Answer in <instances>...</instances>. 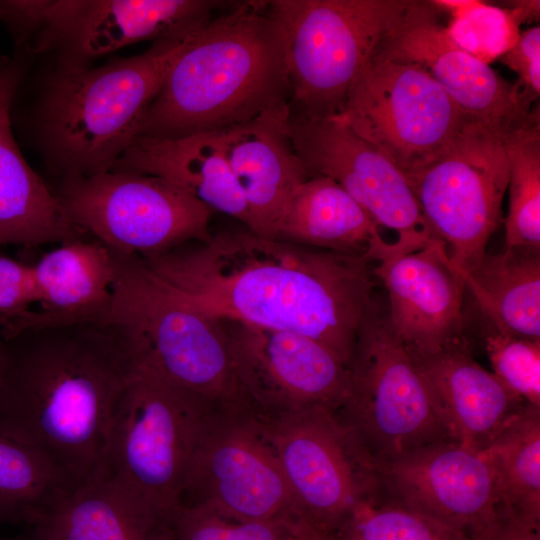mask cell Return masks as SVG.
I'll use <instances>...</instances> for the list:
<instances>
[{"label":"cell","mask_w":540,"mask_h":540,"mask_svg":"<svg viewBox=\"0 0 540 540\" xmlns=\"http://www.w3.org/2000/svg\"><path fill=\"white\" fill-rule=\"evenodd\" d=\"M139 259L204 314L308 336L347 365L375 300L367 255L265 237L245 226Z\"/></svg>","instance_id":"1"},{"label":"cell","mask_w":540,"mask_h":540,"mask_svg":"<svg viewBox=\"0 0 540 540\" xmlns=\"http://www.w3.org/2000/svg\"><path fill=\"white\" fill-rule=\"evenodd\" d=\"M6 340L0 430L40 451L67 488L105 474L115 412L136 361L112 323L27 327Z\"/></svg>","instance_id":"2"},{"label":"cell","mask_w":540,"mask_h":540,"mask_svg":"<svg viewBox=\"0 0 540 540\" xmlns=\"http://www.w3.org/2000/svg\"><path fill=\"white\" fill-rule=\"evenodd\" d=\"M284 102L282 29L267 1L239 2L187 33L136 138L220 131Z\"/></svg>","instance_id":"3"},{"label":"cell","mask_w":540,"mask_h":540,"mask_svg":"<svg viewBox=\"0 0 540 540\" xmlns=\"http://www.w3.org/2000/svg\"><path fill=\"white\" fill-rule=\"evenodd\" d=\"M190 31L103 66L66 60L60 65L46 86L38 117L49 165L60 179L113 168L136 138L141 117Z\"/></svg>","instance_id":"4"},{"label":"cell","mask_w":540,"mask_h":540,"mask_svg":"<svg viewBox=\"0 0 540 540\" xmlns=\"http://www.w3.org/2000/svg\"><path fill=\"white\" fill-rule=\"evenodd\" d=\"M426 1L270 0L285 42L291 112L339 113L346 95L383 42Z\"/></svg>","instance_id":"5"},{"label":"cell","mask_w":540,"mask_h":540,"mask_svg":"<svg viewBox=\"0 0 540 540\" xmlns=\"http://www.w3.org/2000/svg\"><path fill=\"white\" fill-rule=\"evenodd\" d=\"M111 253L112 302L102 323L121 328L136 363L214 404L241 401L222 319L173 294L138 256Z\"/></svg>","instance_id":"6"},{"label":"cell","mask_w":540,"mask_h":540,"mask_svg":"<svg viewBox=\"0 0 540 540\" xmlns=\"http://www.w3.org/2000/svg\"><path fill=\"white\" fill-rule=\"evenodd\" d=\"M334 414L374 469L453 440L412 357L375 298L359 328L344 397Z\"/></svg>","instance_id":"7"},{"label":"cell","mask_w":540,"mask_h":540,"mask_svg":"<svg viewBox=\"0 0 540 540\" xmlns=\"http://www.w3.org/2000/svg\"><path fill=\"white\" fill-rule=\"evenodd\" d=\"M220 406L136 363L115 412L105 475L174 518L196 444Z\"/></svg>","instance_id":"8"},{"label":"cell","mask_w":540,"mask_h":540,"mask_svg":"<svg viewBox=\"0 0 540 540\" xmlns=\"http://www.w3.org/2000/svg\"><path fill=\"white\" fill-rule=\"evenodd\" d=\"M52 190L71 223L121 255H156L210 234L213 211L157 176L109 170L62 178Z\"/></svg>","instance_id":"9"},{"label":"cell","mask_w":540,"mask_h":540,"mask_svg":"<svg viewBox=\"0 0 540 540\" xmlns=\"http://www.w3.org/2000/svg\"><path fill=\"white\" fill-rule=\"evenodd\" d=\"M509 168L505 137L474 122L436 158L402 173L459 273L481 260L502 222Z\"/></svg>","instance_id":"10"},{"label":"cell","mask_w":540,"mask_h":540,"mask_svg":"<svg viewBox=\"0 0 540 540\" xmlns=\"http://www.w3.org/2000/svg\"><path fill=\"white\" fill-rule=\"evenodd\" d=\"M181 505L236 520L305 522L264 421L245 403L211 414L191 458Z\"/></svg>","instance_id":"11"},{"label":"cell","mask_w":540,"mask_h":540,"mask_svg":"<svg viewBox=\"0 0 540 540\" xmlns=\"http://www.w3.org/2000/svg\"><path fill=\"white\" fill-rule=\"evenodd\" d=\"M336 116L401 173L436 158L476 122L421 67L377 52Z\"/></svg>","instance_id":"12"},{"label":"cell","mask_w":540,"mask_h":540,"mask_svg":"<svg viewBox=\"0 0 540 540\" xmlns=\"http://www.w3.org/2000/svg\"><path fill=\"white\" fill-rule=\"evenodd\" d=\"M259 417L300 516L329 539L357 504L376 495L375 469L334 410L313 408Z\"/></svg>","instance_id":"13"},{"label":"cell","mask_w":540,"mask_h":540,"mask_svg":"<svg viewBox=\"0 0 540 540\" xmlns=\"http://www.w3.org/2000/svg\"><path fill=\"white\" fill-rule=\"evenodd\" d=\"M290 132L309 177L333 179L379 229L396 233L379 261L415 252L436 237L401 171L336 115L309 117L291 112Z\"/></svg>","instance_id":"14"},{"label":"cell","mask_w":540,"mask_h":540,"mask_svg":"<svg viewBox=\"0 0 540 540\" xmlns=\"http://www.w3.org/2000/svg\"><path fill=\"white\" fill-rule=\"evenodd\" d=\"M222 321L238 393L257 415L339 406L348 365L327 346L294 332Z\"/></svg>","instance_id":"15"},{"label":"cell","mask_w":540,"mask_h":540,"mask_svg":"<svg viewBox=\"0 0 540 540\" xmlns=\"http://www.w3.org/2000/svg\"><path fill=\"white\" fill-rule=\"evenodd\" d=\"M230 5L214 0H21L20 16L26 40L35 34L31 50L61 46L68 52L66 61L83 63L137 42L190 31Z\"/></svg>","instance_id":"16"},{"label":"cell","mask_w":540,"mask_h":540,"mask_svg":"<svg viewBox=\"0 0 540 540\" xmlns=\"http://www.w3.org/2000/svg\"><path fill=\"white\" fill-rule=\"evenodd\" d=\"M376 495L453 527L470 537L498 504L493 468L482 451L455 440L417 449L375 469Z\"/></svg>","instance_id":"17"},{"label":"cell","mask_w":540,"mask_h":540,"mask_svg":"<svg viewBox=\"0 0 540 540\" xmlns=\"http://www.w3.org/2000/svg\"><path fill=\"white\" fill-rule=\"evenodd\" d=\"M437 11L426 1L377 53L421 67L467 115L503 137L539 117L519 84H510L451 41L436 21Z\"/></svg>","instance_id":"18"},{"label":"cell","mask_w":540,"mask_h":540,"mask_svg":"<svg viewBox=\"0 0 540 540\" xmlns=\"http://www.w3.org/2000/svg\"><path fill=\"white\" fill-rule=\"evenodd\" d=\"M373 274L387 291L391 326L411 356L439 351L464 337V282L445 243L385 258Z\"/></svg>","instance_id":"19"},{"label":"cell","mask_w":540,"mask_h":540,"mask_svg":"<svg viewBox=\"0 0 540 540\" xmlns=\"http://www.w3.org/2000/svg\"><path fill=\"white\" fill-rule=\"evenodd\" d=\"M289 102L220 130L226 158L248 210L246 228L274 238L281 216L309 176L290 132Z\"/></svg>","instance_id":"20"},{"label":"cell","mask_w":540,"mask_h":540,"mask_svg":"<svg viewBox=\"0 0 540 540\" xmlns=\"http://www.w3.org/2000/svg\"><path fill=\"white\" fill-rule=\"evenodd\" d=\"M22 76L19 58L0 57V245L29 247L88 238L66 217L14 138L12 106Z\"/></svg>","instance_id":"21"},{"label":"cell","mask_w":540,"mask_h":540,"mask_svg":"<svg viewBox=\"0 0 540 540\" xmlns=\"http://www.w3.org/2000/svg\"><path fill=\"white\" fill-rule=\"evenodd\" d=\"M411 357L453 440L468 448L483 451L527 403L474 359L465 336L432 354Z\"/></svg>","instance_id":"22"},{"label":"cell","mask_w":540,"mask_h":540,"mask_svg":"<svg viewBox=\"0 0 540 540\" xmlns=\"http://www.w3.org/2000/svg\"><path fill=\"white\" fill-rule=\"evenodd\" d=\"M174 520L151 511L104 474L60 491L23 523L46 540H174Z\"/></svg>","instance_id":"23"},{"label":"cell","mask_w":540,"mask_h":540,"mask_svg":"<svg viewBox=\"0 0 540 540\" xmlns=\"http://www.w3.org/2000/svg\"><path fill=\"white\" fill-rule=\"evenodd\" d=\"M31 270L40 309L32 310L12 336L27 327L102 323L107 317L114 260L111 251L96 239L63 242L31 265Z\"/></svg>","instance_id":"24"},{"label":"cell","mask_w":540,"mask_h":540,"mask_svg":"<svg viewBox=\"0 0 540 540\" xmlns=\"http://www.w3.org/2000/svg\"><path fill=\"white\" fill-rule=\"evenodd\" d=\"M111 170L166 179L212 211L247 226V205L230 169L220 131L179 138L137 137Z\"/></svg>","instance_id":"25"},{"label":"cell","mask_w":540,"mask_h":540,"mask_svg":"<svg viewBox=\"0 0 540 540\" xmlns=\"http://www.w3.org/2000/svg\"><path fill=\"white\" fill-rule=\"evenodd\" d=\"M274 238L365 255L387 241L371 216L337 182L320 175L308 177L295 190Z\"/></svg>","instance_id":"26"},{"label":"cell","mask_w":540,"mask_h":540,"mask_svg":"<svg viewBox=\"0 0 540 540\" xmlns=\"http://www.w3.org/2000/svg\"><path fill=\"white\" fill-rule=\"evenodd\" d=\"M459 274L496 332L540 339V251L486 252Z\"/></svg>","instance_id":"27"},{"label":"cell","mask_w":540,"mask_h":540,"mask_svg":"<svg viewBox=\"0 0 540 540\" xmlns=\"http://www.w3.org/2000/svg\"><path fill=\"white\" fill-rule=\"evenodd\" d=\"M482 452L494 471L498 504L540 526V407L525 403Z\"/></svg>","instance_id":"28"},{"label":"cell","mask_w":540,"mask_h":540,"mask_svg":"<svg viewBox=\"0 0 540 540\" xmlns=\"http://www.w3.org/2000/svg\"><path fill=\"white\" fill-rule=\"evenodd\" d=\"M509 157L505 247L540 251V124L536 117L505 138Z\"/></svg>","instance_id":"29"},{"label":"cell","mask_w":540,"mask_h":540,"mask_svg":"<svg viewBox=\"0 0 540 540\" xmlns=\"http://www.w3.org/2000/svg\"><path fill=\"white\" fill-rule=\"evenodd\" d=\"M67 485L34 447L0 430V523L21 522Z\"/></svg>","instance_id":"30"},{"label":"cell","mask_w":540,"mask_h":540,"mask_svg":"<svg viewBox=\"0 0 540 540\" xmlns=\"http://www.w3.org/2000/svg\"><path fill=\"white\" fill-rule=\"evenodd\" d=\"M328 540H471L433 518L381 499L357 504Z\"/></svg>","instance_id":"31"},{"label":"cell","mask_w":540,"mask_h":540,"mask_svg":"<svg viewBox=\"0 0 540 540\" xmlns=\"http://www.w3.org/2000/svg\"><path fill=\"white\" fill-rule=\"evenodd\" d=\"M451 16L445 28L451 41L488 65L510 50L520 34V25L509 9L480 1H473Z\"/></svg>","instance_id":"32"},{"label":"cell","mask_w":540,"mask_h":540,"mask_svg":"<svg viewBox=\"0 0 540 540\" xmlns=\"http://www.w3.org/2000/svg\"><path fill=\"white\" fill-rule=\"evenodd\" d=\"M307 526L305 522L236 520L181 505L174 520V540H303Z\"/></svg>","instance_id":"33"},{"label":"cell","mask_w":540,"mask_h":540,"mask_svg":"<svg viewBox=\"0 0 540 540\" xmlns=\"http://www.w3.org/2000/svg\"><path fill=\"white\" fill-rule=\"evenodd\" d=\"M485 343L492 373L514 395L540 407V339L494 330Z\"/></svg>","instance_id":"34"},{"label":"cell","mask_w":540,"mask_h":540,"mask_svg":"<svg viewBox=\"0 0 540 540\" xmlns=\"http://www.w3.org/2000/svg\"><path fill=\"white\" fill-rule=\"evenodd\" d=\"M36 303L31 265L0 255V330L4 339Z\"/></svg>","instance_id":"35"},{"label":"cell","mask_w":540,"mask_h":540,"mask_svg":"<svg viewBox=\"0 0 540 540\" xmlns=\"http://www.w3.org/2000/svg\"><path fill=\"white\" fill-rule=\"evenodd\" d=\"M501 62L514 71L522 93L529 103L538 99L540 93V27L520 32L514 46L501 58Z\"/></svg>","instance_id":"36"},{"label":"cell","mask_w":540,"mask_h":540,"mask_svg":"<svg viewBox=\"0 0 540 540\" xmlns=\"http://www.w3.org/2000/svg\"><path fill=\"white\" fill-rule=\"evenodd\" d=\"M471 540H540V526L524 521L497 504L492 519Z\"/></svg>","instance_id":"37"},{"label":"cell","mask_w":540,"mask_h":540,"mask_svg":"<svg viewBox=\"0 0 540 540\" xmlns=\"http://www.w3.org/2000/svg\"><path fill=\"white\" fill-rule=\"evenodd\" d=\"M540 2L537 0H526V1H517L512 2V8L509 10L515 17L519 25L523 22L538 19L540 14Z\"/></svg>","instance_id":"38"},{"label":"cell","mask_w":540,"mask_h":540,"mask_svg":"<svg viewBox=\"0 0 540 540\" xmlns=\"http://www.w3.org/2000/svg\"><path fill=\"white\" fill-rule=\"evenodd\" d=\"M6 357H7L6 340L4 339L0 330V386H1L4 369L6 365Z\"/></svg>","instance_id":"39"},{"label":"cell","mask_w":540,"mask_h":540,"mask_svg":"<svg viewBox=\"0 0 540 540\" xmlns=\"http://www.w3.org/2000/svg\"><path fill=\"white\" fill-rule=\"evenodd\" d=\"M12 540H46L45 538L37 535L35 532L26 527L24 531L18 534Z\"/></svg>","instance_id":"40"},{"label":"cell","mask_w":540,"mask_h":540,"mask_svg":"<svg viewBox=\"0 0 540 540\" xmlns=\"http://www.w3.org/2000/svg\"><path fill=\"white\" fill-rule=\"evenodd\" d=\"M303 540H328L324 535L320 534L310 526L305 531Z\"/></svg>","instance_id":"41"},{"label":"cell","mask_w":540,"mask_h":540,"mask_svg":"<svg viewBox=\"0 0 540 540\" xmlns=\"http://www.w3.org/2000/svg\"><path fill=\"white\" fill-rule=\"evenodd\" d=\"M9 14V7L7 0H0V20L6 21Z\"/></svg>","instance_id":"42"}]
</instances>
